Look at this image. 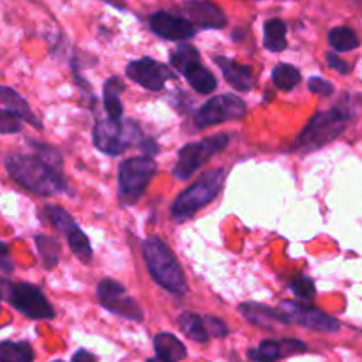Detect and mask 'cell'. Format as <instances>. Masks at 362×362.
Masks as SVG:
<instances>
[{"mask_svg": "<svg viewBox=\"0 0 362 362\" xmlns=\"http://www.w3.org/2000/svg\"><path fill=\"white\" fill-rule=\"evenodd\" d=\"M7 173L30 193L39 197L60 193L67 189L62 166H57L42 159L41 156L11 154L6 158Z\"/></svg>", "mask_w": 362, "mask_h": 362, "instance_id": "obj_1", "label": "cell"}, {"mask_svg": "<svg viewBox=\"0 0 362 362\" xmlns=\"http://www.w3.org/2000/svg\"><path fill=\"white\" fill-rule=\"evenodd\" d=\"M144 258L148 272L159 286L182 296L187 292L186 276L173 251L159 237H148L144 243Z\"/></svg>", "mask_w": 362, "mask_h": 362, "instance_id": "obj_2", "label": "cell"}, {"mask_svg": "<svg viewBox=\"0 0 362 362\" xmlns=\"http://www.w3.org/2000/svg\"><path fill=\"white\" fill-rule=\"evenodd\" d=\"M350 113L341 108H332L320 112L308 122L297 140V148L303 152H313L334 141L345 131Z\"/></svg>", "mask_w": 362, "mask_h": 362, "instance_id": "obj_3", "label": "cell"}, {"mask_svg": "<svg viewBox=\"0 0 362 362\" xmlns=\"http://www.w3.org/2000/svg\"><path fill=\"white\" fill-rule=\"evenodd\" d=\"M226 172L221 168H216L202 175L193 186L187 187L184 193L177 197L172 205V214L175 219H186L200 211L202 207L211 204L221 191L225 184Z\"/></svg>", "mask_w": 362, "mask_h": 362, "instance_id": "obj_4", "label": "cell"}, {"mask_svg": "<svg viewBox=\"0 0 362 362\" xmlns=\"http://www.w3.org/2000/svg\"><path fill=\"white\" fill-rule=\"evenodd\" d=\"M140 138V126L134 120L106 119L95 124L94 145L110 156L122 154Z\"/></svg>", "mask_w": 362, "mask_h": 362, "instance_id": "obj_5", "label": "cell"}, {"mask_svg": "<svg viewBox=\"0 0 362 362\" xmlns=\"http://www.w3.org/2000/svg\"><path fill=\"white\" fill-rule=\"evenodd\" d=\"M156 165L151 158H131L120 165L119 170V194L120 202L126 205L134 204L145 193Z\"/></svg>", "mask_w": 362, "mask_h": 362, "instance_id": "obj_6", "label": "cell"}, {"mask_svg": "<svg viewBox=\"0 0 362 362\" xmlns=\"http://www.w3.org/2000/svg\"><path fill=\"white\" fill-rule=\"evenodd\" d=\"M228 145V134H214L211 138L189 144L180 148L179 161H177L173 175L180 180H186L193 175L197 170H200L211 158H214L218 152Z\"/></svg>", "mask_w": 362, "mask_h": 362, "instance_id": "obj_7", "label": "cell"}, {"mask_svg": "<svg viewBox=\"0 0 362 362\" xmlns=\"http://www.w3.org/2000/svg\"><path fill=\"white\" fill-rule=\"evenodd\" d=\"M244 113H246V103L240 98L232 94L216 95L198 110L194 115V124L198 129H204V127L216 126L226 120L243 119Z\"/></svg>", "mask_w": 362, "mask_h": 362, "instance_id": "obj_8", "label": "cell"}, {"mask_svg": "<svg viewBox=\"0 0 362 362\" xmlns=\"http://www.w3.org/2000/svg\"><path fill=\"white\" fill-rule=\"evenodd\" d=\"M9 303L25 317L34 320H49L55 317L52 304L42 296L41 290L28 283H18L11 286Z\"/></svg>", "mask_w": 362, "mask_h": 362, "instance_id": "obj_9", "label": "cell"}, {"mask_svg": "<svg viewBox=\"0 0 362 362\" xmlns=\"http://www.w3.org/2000/svg\"><path fill=\"white\" fill-rule=\"evenodd\" d=\"M279 311L288 318V322L300 325V327L311 329L318 332H336L339 329V322L329 315L322 313L320 310L308 304L296 303V300H283Z\"/></svg>", "mask_w": 362, "mask_h": 362, "instance_id": "obj_10", "label": "cell"}, {"mask_svg": "<svg viewBox=\"0 0 362 362\" xmlns=\"http://www.w3.org/2000/svg\"><path fill=\"white\" fill-rule=\"evenodd\" d=\"M126 73L131 80L136 81L141 87L148 88V90H161L165 87V81L170 78L168 69L158 60L148 59V57L131 62Z\"/></svg>", "mask_w": 362, "mask_h": 362, "instance_id": "obj_11", "label": "cell"}, {"mask_svg": "<svg viewBox=\"0 0 362 362\" xmlns=\"http://www.w3.org/2000/svg\"><path fill=\"white\" fill-rule=\"evenodd\" d=\"M182 11L189 23L202 28H223L228 23L225 13L216 4L207 2V0H189L184 4Z\"/></svg>", "mask_w": 362, "mask_h": 362, "instance_id": "obj_12", "label": "cell"}, {"mask_svg": "<svg viewBox=\"0 0 362 362\" xmlns=\"http://www.w3.org/2000/svg\"><path fill=\"white\" fill-rule=\"evenodd\" d=\"M151 28L152 32L168 41H184V39L193 37L194 34L193 23H189L186 18L173 16L165 11H159L151 18Z\"/></svg>", "mask_w": 362, "mask_h": 362, "instance_id": "obj_13", "label": "cell"}, {"mask_svg": "<svg viewBox=\"0 0 362 362\" xmlns=\"http://www.w3.org/2000/svg\"><path fill=\"white\" fill-rule=\"evenodd\" d=\"M214 62L218 64L219 69L225 74L226 81L232 85L233 88L240 92H247L255 87V73L251 67L243 66V64L235 62V60L225 59V57H216Z\"/></svg>", "mask_w": 362, "mask_h": 362, "instance_id": "obj_14", "label": "cell"}, {"mask_svg": "<svg viewBox=\"0 0 362 362\" xmlns=\"http://www.w3.org/2000/svg\"><path fill=\"white\" fill-rule=\"evenodd\" d=\"M240 313L246 318L247 322L255 325H260V327H269L278 324H288V318L281 313V311H276L269 306H262V304L255 303H246L240 306Z\"/></svg>", "mask_w": 362, "mask_h": 362, "instance_id": "obj_15", "label": "cell"}, {"mask_svg": "<svg viewBox=\"0 0 362 362\" xmlns=\"http://www.w3.org/2000/svg\"><path fill=\"white\" fill-rule=\"evenodd\" d=\"M0 103H2V105L6 106V110H9L11 113H14L16 117H20V119L25 120V122L32 124L35 129H42V124L39 122L37 117L32 113L28 103L25 101V99L21 98L16 90L0 85Z\"/></svg>", "mask_w": 362, "mask_h": 362, "instance_id": "obj_16", "label": "cell"}, {"mask_svg": "<svg viewBox=\"0 0 362 362\" xmlns=\"http://www.w3.org/2000/svg\"><path fill=\"white\" fill-rule=\"evenodd\" d=\"M156 356L163 362H179L186 357V346L180 343L179 338H175L170 332H161L154 338Z\"/></svg>", "mask_w": 362, "mask_h": 362, "instance_id": "obj_17", "label": "cell"}, {"mask_svg": "<svg viewBox=\"0 0 362 362\" xmlns=\"http://www.w3.org/2000/svg\"><path fill=\"white\" fill-rule=\"evenodd\" d=\"M182 74L187 78L191 87L197 92H200V94H211V92H214L216 87H218V81H216L214 74L209 69H205L200 62L191 66L189 69L184 71Z\"/></svg>", "mask_w": 362, "mask_h": 362, "instance_id": "obj_18", "label": "cell"}, {"mask_svg": "<svg viewBox=\"0 0 362 362\" xmlns=\"http://www.w3.org/2000/svg\"><path fill=\"white\" fill-rule=\"evenodd\" d=\"M264 46L269 52H283L286 48V25L279 18L265 21Z\"/></svg>", "mask_w": 362, "mask_h": 362, "instance_id": "obj_19", "label": "cell"}, {"mask_svg": "<svg viewBox=\"0 0 362 362\" xmlns=\"http://www.w3.org/2000/svg\"><path fill=\"white\" fill-rule=\"evenodd\" d=\"M62 233L67 237V243H69L71 250H73V253L76 255L78 260L88 264V262L92 260L90 243H88L87 235H85V233L78 228L76 223L73 221L71 225H67V228L64 230Z\"/></svg>", "mask_w": 362, "mask_h": 362, "instance_id": "obj_20", "label": "cell"}, {"mask_svg": "<svg viewBox=\"0 0 362 362\" xmlns=\"http://www.w3.org/2000/svg\"><path fill=\"white\" fill-rule=\"evenodd\" d=\"M124 90V85L119 78H110L105 85V108L110 119H122V103L119 94Z\"/></svg>", "mask_w": 362, "mask_h": 362, "instance_id": "obj_21", "label": "cell"}, {"mask_svg": "<svg viewBox=\"0 0 362 362\" xmlns=\"http://www.w3.org/2000/svg\"><path fill=\"white\" fill-rule=\"evenodd\" d=\"M34 361V350L28 343H0V362H32Z\"/></svg>", "mask_w": 362, "mask_h": 362, "instance_id": "obj_22", "label": "cell"}, {"mask_svg": "<svg viewBox=\"0 0 362 362\" xmlns=\"http://www.w3.org/2000/svg\"><path fill=\"white\" fill-rule=\"evenodd\" d=\"M179 325L187 338L198 343H205L209 339V332L205 329L204 318L194 313H182L179 317Z\"/></svg>", "mask_w": 362, "mask_h": 362, "instance_id": "obj_23", "label": "cell"}, {"mask_svg": "<svg viewBox=\"0 0 362 362\" xmlns=\"http://www.w3.org/2000/svg\"><path fill=\"white\" fill-rule=\"evenodd\" d=\"M35 246H37L39 257H41L42 265L46 271H52L57 264H59L60 246L53 237L48 235H37L35 237Z\"/></svg>", "mask_w": 362, "mask_h": 362, "instance_id": "obj_24", "label": "cell"}, {"mask_svg": "<svg viewBox=\"0 0 362 362\" xmlns=\"http://www.w3.org/2000/svg\"><path fill=\"white\" fill-rule=\"evenodd\" d=\"M327 39L336 52H350V49H356L357 46L361 45V41H359V37H357L356 32L349 27L332 28V30L329 32Z\"/></svg>", "mask_w": 362, "mask_h": 362, "instance_id": "obj_25", "label": "cell"}, {"mask_svg": "<svg viewBox=\"0 0 362 362\" xmlns=\"http://www.w3.org/2000/svg\"><path fill=\"white\" fill-rule=\"evenodd\" d=\"M103 306H105L108 311H112V313L120 315V317L124 318H129V320H134V322L144 320V313H141L140 306H138L133 299H129L127 296L119 297V299L115 300H110V303L103 304Z\"/></svg>", "mask_w": 362, "mask_h": 362, "instance_id": "obj_26", "label": "cell"}, {"mask_svg": "<svg viewBox=\"0 0 362 362\" xmlns=\"http://www.w3.org/2000/svg\"><path fill=\"white\" fill-rule=\"evenodd\" d=\"M286 345L283 341H264L257 350H251L250 359L257 362H276L281 357H286Z\"/></svg>", "mask_w": 362, "mask_h": 362, "instance_id": "obj_27", "label": "cell"}, {"mask_svg": "<svg viewBox=\"0 0 362 362\" xmlns=\"http://www.w3.org/2000/svg\"><path fill=\"white\" fill-rule=\"evenodd\" d=\"M272 81L279 90H292L297 87L300 81V73L297 67L290 66V64H279L272 71Z\"/></svg>", "mask_w": 362, "mask_h": 362, "instance_id": "obj_28", "label": "cell"}, {"mask_svg": "<svg viewBox=\"0 0 362 362\" xmlns=\"http://www.w3.org/2000/svg\"><path fill=\"white\" fill-rule=\"evenodd\" d=\"M170 62H172V66L175 67L177 71L184 73V71L189 69L191 66H194V64L200 62V53H198V49L194 48L193 45H187V42H184V45H180L179 48L172 53V57H170Z\"/></svg>", "mask_w": 362, "mask_h": 362, "instance_id": "obj_29", "label": "cell"}, {"mask_svg": "<svg viewBox=\"0 0 362 362\" xmlns=\"http://www.w3.org/2000/svg\"><path fill=\"white\" fill-rule=\"evenodd\" d=\"M122 296H126V288H124L120 283L113 281V279H103V281H99L98 299L101 304L110 303V300H115Z\"/></svg>", "mask_w": 362, "mask_h": 362, "instance_id": "obj_30", "label": "cell"}, {"mask_svg": "<svg viewBox=\"0 0 362 362\" xmlns=\"http://www.w3.org/2000/svg\"><path fill=\"white\" fill-rule=\"evenodd\" d=\"M290 290H292L296 296H299L300 299H313L315 293H317L313 281H311L310 278H304V276L292 279V281H290Z\"/></svg>", "mask_w": 362, "mask_h": 362, "instance_id": "obj_31", "label": "cell"}, {"mask_svg": "<svg viewBox=\"0 0 362 362\" xmlns=\"http://www.w3.org/2000/svg\"><path fill=\"white\" fill-rule=\"evenodd\" d=\"M21 119L11 113L9 110H0V134L20 133Z\"/></svg>", "mask_w": 362, "mask_h": 362, "instance_id": "obj_32", "label": "cell"}, {"mask_svg": "<svg viewBox=\"0 0 362 362\" xmlns=\"http://www.w3.org/2000/svg\"><path fill=\"white\" fill-rule=\"evenodd\" d=\"M308 87H310L311 92H315V94L318 95H324V98H329V95H332V92H334V85H332L331 81L324 80V78H311Z\"/></svg>", "mask_w": 362, "mask_h": 362, "instance_id": "obj_33", "label": "cell"}, {"mask_svg": "<svg viewBox=\"0 0 362 362\" xmlns=\"http://www.w3.org/2000/svg\"><path fill=\"white\" fill-rule=\"evenodd\" d=\"M204 324H205V329H207L209 336H218V338H221V336H226V332H228L225 322L219 320V318L216 317H205Z\"/></svg>", "mask_w": 362, "mask_h": 362, "instance_id": "obj_34", "label": "cell"}, {"mask_svg": "<svg viewBox=\"0 0 362 362\" xmlns=\"http://www.w3.org/2000/svg\"><path fill=\"white\" fill-rule=\"evenodd\" d=\"M327 64H329V67H331V69L336 71V73H339V74H349L350 73V66H349V64H346L345 60L339 59V57L336 55V53H329V55H327Z\"/></svg>", "mask_w": 362, "mask_h": 362, "instance_id": "obj_35", "label": "cell"}, {"mask_svg": "<svg viewBox=\"0 0 362 362\" xmlns=\"http://www.w3.org/2000/svg\"><path fill=\"white\" fill-rule=\"evenodd\" d=\"M0 269L6 272L13 271V262L9 260V247L0 240Z\"/></svg>", "mask_w": 362, "mask_h": 362, "instance_id": "obj_36", "label": "cell"}, {"mask_svg": "<svg viewBox=\"0 0 362 362\" xmlns=\"http://www.w3.org/2000/svg\"><path fill=\"white\" fill-rule=\"evenodd\" d=\"M73 362H95V357L87 350H78L73 356Z\"/></svg>", "mask_w": 362, "mask_h": 362, "instance_id": "obj_37", "label": "cell"}, {"mask_svg": "<svg viewBox=\"0 0 362 362\" xmlns=\"http://www.w3.org/2000/svg\"><path fill=\"white\" fill-rule=\"evenodd\" d=\"M106 2L113 4V6H117V7H122V2H124V0H106Z\"/></svg>", "mask_w": 362, "mask_h": 362, "instance_id": "obj_38", "label": "cell"}, {"mask_svg": "<svg viewBox=\"0 0 362 362\" xmlns=\"http://www.w3.org/2000/svg\"><path fill=\"white\" fill-rule=\"evenodd\" d=\"M147 362H163V361H159V359H158V357H154V359H148Z\"/></svg>", "mask_w": 362, "mask_h": 362, "instance_id": "obj_39", "label": "cell"}, {"mask_svg": "<svg viewBox=\"0 0 362 362\" xmlns=\"http://www.w3.org/2000/svg\"><path fill=\"white\" fill-rule=\"evenodd\" d=\"M55 362H62V361H55Z\"/></svg>", "mask_w": 362, "mask_h": 362, "instance_id": "obj_40", "label": "cell"}]
</instances>
